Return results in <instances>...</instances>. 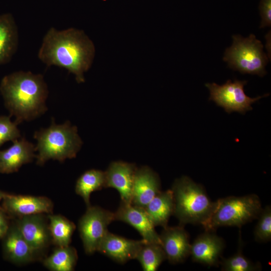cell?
I'll list each match as a JSON object with an SVG mask.
<instances>
[{
	"instance_id": "15",
	"label": "cell",
	"mask_w": 271,
	"mask_h": 271,
	"mask_svg": "<svg viewBox=\"0 0 271 271\" xmlns=\"http://www.w3.org/2000/svg\"><path fill=\"white\" fill-rule=\"evenodd\" d=\"M224 247L222 238L213 231H205L191 244L190 255L193 261L208 266H218Z\"/></svg>"
},
{
	"instance_id": "30",
	"label": "cell",
	"mask_w": 271,
	"mask_h": 271,
	"mask_svg": "<svg viewBox=\"0 0 271 271\" xmlns=\"http://www.w3.org/2000/svg\"><path fill=\"white\" fill-rule=\"evenodd\" d=\"M7 193H5L3 191H2L0 190V202L1 201L3 200V199L4 198V196ZM3 209L2 207L0 206V210Z\"/></svg>"
},
{
	"instance_id": "6",
	"label": "cell",
	"mask_w": 271,
	"mask_h": 271,
	"mask_svg": "<svg viewBox=\"0 0 271 271\" xmlns=\"http://www.w3.org/2000/svg\"><path fill=\"white\" fill-rule=\"evenodd\" d=\"M232 39V45L226 49L223 57L228 66L243 74L265 75L268 59L263 52L261 42L253 34L247 38L235 35Z\"/></svg>"
},
{
	"instance_id": "26",
	"label": "cell",
	"mask_w": 271,
	"mask_h": 271,
	"mask_svg": "<svg viewBox=\"0 0 271 271\" xmlns=\"http://www.w3.org/2000/svg\"><path fill=\"white\" fill-rule=\"evenodd\" d=\"M255 227L254 239L259 242L269 241L271 239V207L267 205L262 209Z\"/></svg>"
},
{
	"instance_id": "23",
	"label": "cell",
	"mask_w": 271,
	"mask_h": 271,
	"mask_svg": "<svg viewBox=\"0 0 271 271\" xmlns=\"http://www.w3.org/2000/svg\"><path fill=\"white\" fill-rule=\"evenodd\" d=\"M49 227L52 244L56 246L70 245L76 229L75 224L60 214H48Z\"/></svg>"
},
{
	"instance_id": "3",
	"label": "cell",
	"mask_w": 271,
	"mask_h": 271,
	"mask_svg": "<svg viewBox=\"0 0 271 271\" xmlns=\"http://www.w3.org/2000/svg\"><path fill=\"white\" fill-rule=\"evenodd\" d=\"M37 141L36 164L42 166L49 160L63 162L76 156L82 145L77 128L68 121L57 124L52 120L51 125L34 133Z\"/></svg>"
},
{
	"instance_id": "7",
	"label": "cell",
	"mask_w": 271,
	"mask_h": 271,
	"mask_svg": "<svg viewBox=\"0 0 271 271\" xmlns=\"http://www.w3.org/2000/svg\"><path fill=\"white\" fill-rule=\"evenodd\" d=\"M246 84L245 80L235 79L233 82L228 80L221 85L215 83H208L205 86L210 91V100L223 108L228 113L237 112L244 114L246 111L252 110L251 105L253 103L269 95V94H266L255 98L248 96L244 90Z\"/></svg>"
},
{
	"instance_id": "10",
	"label": "cell",
	"mask_w": 271,
	"mask_h": 271,
	"mask_svg": "<svg viewBox=\"0 0 271 271\" xmlns=\"http://www.w3.org/2000/svg\"><path fill=\"white\" fill-rule=\"evenodd\" d=\"M2 208L13 219L37 214H52L54 204L45 196L6 193L3 199Z\"/></svg>"
},
{
	"instance_id": "21",
	"label": "cell",
	"mask_w": 271,
	"mask_h": 271,
	"mask_svg": "<svg viewBox=\"0 0 271 271\" xmlns=\"http://www.w3.org/2000/svg\"><path fill=\"white\" fill-rule=\"evenodd\" d=\"M77 260L76 249L69 245L56 246L53 252L43 260V264L51 271H72Z\"/></svg>"
},
{
	"instance_id": "13",
	"label": "cell",
	"mask_w": 271,
	"mask_h": 271,
	"mask_svg": "<svg viewBox=\"0 0 271 271\" xmlns=\"http://www.w3.org/2000/svg\"><path fill=\"white\" fill-rule=\"evenodd\" d=\"M114 215L115 220L125 222L134 227L147 242L161 244L159 234L144 208L121 202Z\"/></svg>"
},
{
	"instance_id": "2",
	"label": "cell",
	"mask_w": 271,
	"mask_h": 271,
	"mask_svg": "<svg viewBox=\"0 0 271 271\" xmlns=\"http://www.w3.org/2000/svg\"><path fill=\"white\" fill-rule=\"evenodd\" d=\"M0 92L10 116L16 117L18 124L34 119L47 110L48 90L41 74L20 71L6 75L1 82Z\"/></svg>"
},
{
	"instance_id": "28",
	"label": "cell",
	"mask_w": 271,
	"mask_h": 271,
	"mask_svg": "<svg viewBox=\"0 0 271 271\" xmlns=\"http://www.w3.org/2000/svg\"><path fill=\"white\" fill-rule=\"evenodd\" d=\"M259 10L261 16L260 28L271 26V0H261Z\"/></svg>"
},
{
	"instance_id": "18",
	"label": "cell",
	"mask_w": 271,
	"mask_h": 271,
	"mask_svg": "<svg viewBox=\"0 0 271 271\" xmlns=\"http://www.w3.org/2000/svg\"><path fill=\"white\" fill-rule=\"evenodd\" d=\"M8 149L0 151V173L16 172L24 164L33 161L36 155L35 145L25 138L17 139Z\"/></svg>"
},
{
	"instance_id": "11",
	"label": "cell",
	"mask_w": 271,
	"mask_h": 271,
	"mask_svg": "<svg viewBox=\"0 0 271 271\" xmlns=\"http://www.w3.org/2000/svg\"><path fill=\"white\" fill-rule=\"evenodd\" d=\"M12 219L7 233L2 238L4 258L18 265L35 261L39 256L22 234L15 219Z\"/></svg>"
},
{
	"instance_id": "9",
	"label": "cell",
	"mask_w": 271,
	"mask_h": 271,
	"mask_svg": "<svg viewBox=\"0 0 271 271\" xmlns=\"http://www.w3.org/2000/svg\"><path fill=\"white\" fill-rule=\"evenodd\" d=\"M13 219H15L22 234L39 256L52 244L48 214H37Z\"/></svg>"
},
{
	"instance_id": "5",
	"label": "cell",
	"mask_w": 271,
	"mask_h": 271,
	"mask_svg": "<svg viewBox=\"0 0 271 271\" xmlns=\"http://www.w3.org/2000/svg\"><path fill=\"white\" fill-rule=\"evenodd\" d=\"M262 209L256 194L220 198L214 202L209 216L201 225L208 231L221 226L240 227L257 218Z\"/></svg>"
},
{
	"instance_id": "12",
	"label": "cell",
	"mask_w": 271,
	"mask_h": 271,
	"mask_svg": "<svg viewBox=\"0 0 271 271\" xmlns=\"http://www.w3.org/2000/svg\"><path fill=\"white\" fill-rule=\"evenodd\" d=\"M137 167L123 161L112 162L105 171V188H112L119 193L121 202L131 203L133 180Z\"/></svg>"
},
{
	"instance_id": "20",
	"label": "cell",
	"mask_w": 271,
	"mask_h": 271,
	"mask_svg": "<svg viewBox=\"0 0 271 271\" xmlns=\"http://www.w3.org/2000/svg\"><path fill=\"white\" fill-rule=\"evenodd\" d=\"M17 26L10 14L0 15V65L8 63L18 46Z\"/></svg>"
},
{
	"instance_id": "25",
	"label": "cell",
	"mask_w": 271,
	"mask_h": 271,
	"mask_svg": "<svg viewBox=\"0 0 271 271\" xmlns=\"http://www.w3.org/2000/svg\"><path fill=\"white\" fill-rule=\"evenodd\" d=\"M238 251L234 255L226 258H223L220 263L222 265V270L224 271H255L261 269L260 264L254 263L242 252L241 241Z\"/></svg>"
},
{
	"instance_id": "17",
	"label": "cell",
	"mask_w": 271,
	"mask_h": 271,
	"mask_svg": "<svg viewBox=\"0 0 271 271\" xmlns=\"http://www.w3.org/2000/svg\"><path fill=\"white\" fill-rule=\"evenodd\" d=\"M161 191L158 175L148 166L137 168L133 180L131 204L145 208Z\"/></svg>"
},
{
	"instance_id": "14",
	"label": "cell",
	"mask_w": 271,
	"mask_h": 271,
	"mask_svg": "<svg viewBox=\"0 0 271 271\" xmlns=\"http://www.w3.org/2000/svg\"><path fill=\"white\" fill-rule=\"evenodd\" d=\"M159 236L166 259L171 263H181L190 255L191 244L184 226H167L163 228Z\"/></svg>"
},
{
	"instance_id": "29",
	"label": "cell",
	"mask_w": 271,
	"mask_h": 271,
	"mask_svg": "<svg viewBox=\"0 0 271 271\" xmlns=\"http://www.w3.org/2000/svg\"><path fill=\"white\" fill-rule=\"evenodd\" d=\"M10 218L3 209L0 210V239L4 237L9 228Z\"/></svg>"
},
{
	"instance_id": "4",
	"label": "cell",
	"mask_w": 271,
	"mask_h": 271,
	"mask_svg": "<svg viewBox=\"0 0 271 271\" xmlns=\"http://www.w3.org/2000/svg\"><path fill=\"white\" fill-rule=\"evenodd\" d=\"M174 200V215L179 225L202 224L209 216L214 202L203 187L184 176L174 182L171 189Z\"/></svg>"
},
{
	"instance_id": "27",
	"label": "cell",
	"mask_w": 271,
	"mask_h": 271,
	"mask_svg": "<svg viewBox=\"0 0 271 271\" xmlns=\"http://www.w3.org/2000/svg\"><path fill=\"white\" fill-rule=\"evenodd\" d=\"M10 116H0V148L6 142L18 139L20 131L15 121H12Z\"/></svg>"
},
{
	"instance_id": "1",
	"label": "cell",
	"mask_w": 271,
	"mask_h": 271,
	"mask_svg": "<svg viewBox=\"0 0 271 271\" xmlns=\"http://www.w3.org/2000/svg\"><path fill=\"white\" fill-rule=\"evenodd\" d=\"M95 51L93 43L83 31L52 27L44 36L38 56L47 66L67 70L80 83L85 81L84 74L91 66Z\"/></svg>"
},
{
	"instance_id": "22",
	"label": "cell",
	"mask_w": 271,
	"mask_h": 271,
	"mask_svg": "<svg viewBox=\"0 0 271 271\" xmlns=\"http://www.w3.org/2000/svg\"><path fill=\"white\" fill-rule=\"evenodd\" d=\"M105 172L99 170L90 169L84 172L77 179L75 191L81 196L87 207L91 205V194L105 188Z\"/></svg>"
},
{
	"instance_id": "19",
	"label": "cell",
	"mask_w": 271,
	"mask_h": 271,
	"mask_svg": "<svg viewBox=\"0 0 271 271\" xmlns=\"http://www.w3.org/2000/svg\"><path fill=\"white\" fill-rule=\"evenodd\" d=\"M144 209L155 227H166L170 217L174 212V200L172 190L160 192Z\"/></svg>"
},
{
	"instance_id": "16",
	"label": "cell",
	"mask_w": 271,
	"mask_h": 271,
	"mask_svg": "<svg viewBox=\"0 0 271 271\" xmlns=\"http://www.w3.org/2000/svg\"><path fill=\"white\" fill-rule=\"evenodd\" d=\"M145 242L143 239H129L108 231L100 243L97 251L115 261L124 263L136 259L139 250Z\"/></svg>"
},
{
	"instance_id": "8",
	"label": "cell",
	"mask_w": 271,
	"mask_h": 271,
	"mask_svg": "<svg viewBox=\"0 0 271 271\" xmlns=\"http://www.w3.org/2000/svg\"><path fill=\"white\" fill-rule=\"evenodd\" d=\"M114 220L113 212L97 206L90 205L87 207L78 224L86 254H92L97 251L100 243L108 232V225Z\"/></svg>"
},
{
	"instance_id": "24",
	"label": "cell",
	"mask_w": 271,
	"mask_h": 271,
	"mask_svg": "<svg viewBox=\"0 0 271 271\" xmlns=\"http://www.w3.org/2000/svg\"><path fill=\"white\" fill-rule=\"evenodd\" d=\"M144 271H156L166 259L161 244L145 242L139 250L136 258Z\"/></svg>"
}]
</instances>
